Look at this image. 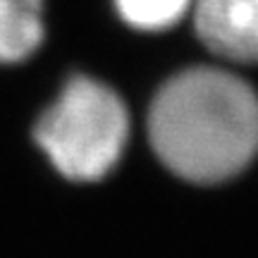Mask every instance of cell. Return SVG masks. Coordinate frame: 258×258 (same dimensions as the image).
I'll return each instance as SVG.
<instances>
[{
    "label": "cell",
    "mask_w": 258,
    "mask_h": 258,
    "mask_svg": "<svg viewBox=\"0 0 258 258\" xmlns=\"http://www.w3.org/2000/svg\"><path fill=\"white\" fill-rule=\"evenodd\" d=\"M43 41V0H0V62L27 60Z\"/></svg>",
    "instance_id": "277c9868"
},
{
    "label": "cell",
    "mask_w": 258,
    "mask_h": 258,
    "mask_svg": "<svg viewBox=\"0 0 258 258\" xmlns=\"http://www.w3.org/2000/svg\"><path fill=\"white\" fill-rule=\"evenodd\" d=\"M129 134L127 108L110 86L72 77L38 117L34 139L60 175L96 182L117 165Z\"/></svg>",
    "instance_id": "7a4b0ae2"
},
{
    "label": "cell",
    "mask_w": 258,
    "mask_h": 258,
    "mask_svg": "<svg viewBox=\"0 0 258 258\" xmlns=\"http://www.w3.org/2000/svg\"><path fill=\"white\" fill-rule=\"evenodd\" d=\"M120 17L141 31H163L184 17L189 0H115Z\"/></svg>",
    "instance_id": "5b68a950"
},
{
    "label": "cell",
    "mask_w": 258,
    "mask_h": 258,
    "mask_svg": "<svg viewBox=\"0 0 258 258\" xmlns=\"http://www.w3.org/2000/svg\"><path fill=\"white\" fill-rule=\"evenodd\" d=\"M148 137L177 177L196 184L225 182L258 153V93L225 70H184L151 103Z\"/></svg>",
    "instance_id": "6da1fadb"
},
{
    "label": "cell",
    "mask_w": 258,
    "mask_h": 258,
    "mask_svg": "<svg viewBox=\"0 0 258 258\" xmlns=\"http://www.w3.org/2000/svg\"><path fill=\"white\" fill-rule=\"evenodd\" d=\"M196 34L215 55L258 62V0H199Z\"/></svg>",
    "instance_id": "3957f363"
}]
</instances>
